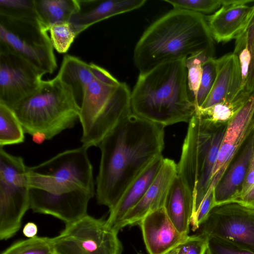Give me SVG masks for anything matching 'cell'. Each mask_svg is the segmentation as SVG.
<instances>
[{"label":"cell","instance_id":"obj_16","mask_svg":"<svg viewBox=\"0 0 254 254\" xmlns=\"http://www.w3.org/2000/svg\"><path fill=\"white\" fill-rule=\"evenodd\" d=\"M177 175V164L164 158L157 175L139 202L123 218L117 231L127 226L139 224L148 213L164 207L171 185Z\"/></svg>","mask_w":254,"mask_h":254},{"label":"cell","instance_id":"obj_19","mask_svg":"<svg viewBox=\"0 0 254 254\" xmlns=\"http://www.w3.org/2000/svg\"><path fill=\"white\" fill-rule=\"evenodd\" d=\"M146 0H79L80 9L70 19L77 34L111 17L142 7Z\"/></svg>","mask_w":254,"mask_h":254},{"label":"cell","instance_id":"obj_7","mask_svg":"<svg viewBox=\"0 0 254 254\" xmlns=\"http://www.w3.org/2000/svg\"><path fill=\"white\" fill-rule=\"evenodd\" d=\"M88 147L82 145L63 151L32 167H28L30 188L54 195L80 190L95 192L93 167L88 155Z\"/></svg>","mask_w":254,"mask_h":254},{"label":"cell","instance_id":"obj_22","mask_svg":"<svg viewBox=\"0 0 254 254\" xmlns=\"http://www.w3.org/2000/svg\"><path fill=\"white\" fill-rule=\"evenodd\" d=\"M164 208L177 229L189 235L193 211V198L177 175L169 191Z\"/></svg>","mask_w":254,"mask_h":254},{"label":"cell","instance_id":"obj_29","mask_svg":"<svg viewBox=\"0 0 254 254\" xmlns=\"http://www.w3.org/2000/svg\"><path fill=\"white\" fill-rule=\"evenodd\" d=\"M51 41L57 52L65 53L78 35L73 25L69 22L54 24L48 29Z\"/></svg>","mask_w":254,"mask_h":254},{"label":"cell","instance_id":"obj_4","mask_svg":"<svg viewBox=\"0 0 254 254\" xmlns=\"http://www.w3.org/2000/svg\"><path fill=\"white\" fill-rule=\"evenodd\" d=\"M10 109L25 133L50 140L74 126L79 118L80 106L71 88L57 75L42 80L34 92Z\"/></svg>","mask_w":254,"mask_h":254},{"label":"cell","instance_id":"obj_42","mask_svg":"<svg viewBox=\"0 0 254 254\" xmlns=\"http://www.w3.org/2000/svg\"><path fill=\"white\" fill-rule=\"evenodd\" d=\"M179 251L178 246L164 254H178Z\"/></svg>","mask_w":254,"mask_h":254},{"label":"cell","instance_id":"obj_34","mask_svg":"<svg viewBox=\"0 0 254 254\" xmlns=\"http://www.w3.org/2000/svg\"><path fill=\"white\" fill-rule=\"evenodd\" d=\"M233 53L237 57L240 64L244 90L251 64V55L248 47L247 31L235 40Z\"/></svg>","mask_w":254,"mask_h":254},{"label":"cell","instance_id":"obj_9","mask_svg":"<svg viewBox=\"0 0 254 254\" xmlns=\"http://www.w3.org/2000/svg\"><path fill=\"white\" fill-rule=\"evenodd\" d=\"M48 30L39 20L0 14V47L21 56L44 74L58 65Z\"/></svg>","mask_w":254,"mask_h":254},{"label":"cell","instance_id":"obj_20","mask_svg":"<svg viewBox=\"0 0 254 254\" xmlns=\"http://www.w3.org/2000/svg\"><path fill=\"white\" fill-rule=\"evenodd\" d=\"M164 158H156L131 183L115 205L109 210L106 221L113 229L117 228L125 216L141 200L160 170Z\"/></svg>","mask_w":254,"mask_h":254},{"label":"cell","instance_id":"obj_33","mask_svg":"<svg viewBox=\"0 0 254 254\" xmlns=\"http://www.w3.org/2000/svg\"><path fill=\"white\" fill-rule=\"evenodd\" d=\"M206 238L207 243L206 254H254V252L230 241L215 237Z\"/></svg>","mask_w":254,"mask_h":254},{"label":"cell","instance_id":"obj_5","mask_svg":"<svg viewBox=\"0 0 254 254\" xmlns=\"http://www.w3.org/2000/svg\"><path fill=\"white\" fill-rule=\"evenodd\" d=\"M228 124H215L194 113L177 164V175L193 198L191 218L210 187L211 177Z\"/></svg>","mask_w":254,"mask_h":254},{"label":"cell","instance_id":"obj_10","mask_svg":"<svg viewBox=\"0 0 254 254\" xmlns=\"http://www.w3.org/2000/svg\"><path fill=\"white\" fill-rule=\"evenodd\" d=\"M118 232L106 220L86 215L51 238L54 254H122Z\"/></svg>","mask_w":254,"mask_h":254},{"label":"cell","instance_id":"obj_35","mask_svg":"<svg viewBox=\"0 0 254 254\" xmlns=\"http://www.w3.org/2000/svg\"><path fill=\"white\" fill-rule=\"evenodd\" d=\"M178 247V254H206L207 238L201 234L189 236Z\"/></svg>","mask_w":254,"mask_h":254},{"label":"cell","instance_id":"obj_8","mask_svg":"<svg viewBox=\"0 0 254 254\" xmlns=\"http://www.w3.org/2000/svg\"><path fill=\"white\" fill-rule=\"evenodd\" d=\"M27 168L21 156L0 147V239L6 240L19 230L30 208Z\"/></svg>","mask_w":254,"mask_h":254},{"label":"cell","instance_id":"obj_24","mask_svg":"<svg viewBox=\"0 0 254 254\" xmlns=\"http://www.w3.org/2000/svg\"><path fill=\"white\" fill-rule=\"evenodd\" d=\"M41 23L47 29L58 23L69 22L80 9L79 0H34Z\"/></svg>","mask_w":254,"mask_h":254},{"label":"cell","instance_id":"obj_37","mask_svg":"<svg viewBox=\"0 0 254 254\" xmlns=\"http://www.w3.org/2000/svg\"><path fill=\"white\" fill-rule=\"evenodd\" d=\"M247 32L248 47L251 55V64L244 91L251 93L254 90V16Z\"/></svg>","mask_w":254,"mask_h":254},{"label":"cell","instance_id":"obj_21","mask_svg":"<svg viewBox=\"0 0 254 254\" xmlns=\"http://www.w3.org/2000/svg\"><path fill=\"white\" fill-rule=\"evenodd\" d=\"M252 133L244 144L239 156L232 162L214 188L215 206L232 203L240 193L245 182L251 154Z\"/></svg>","mask_w":254,"mask_h":254},{"label":"cell","instance_id":"obj_36","mask_svg":"<svg viewBox=\"0 0 254 254\" xmlns=\"http://www.w3.org/2000/svg\"><path fill=\"white\" fill-rule=\"evenodd\" d=\"M214 206V189H209L196 213L191 219L190 225L193 231L202 224Z\"/></svg>","mask_w":254,"mask_h":254},{"label":"cell","instance_id":"obj_17","mask_svg":"<svg viewBox=\"0 0 254 254\" xmlns=\"http://www.w3.org/2000/svg\"><path fill=\"white\" fill-rule=\"evenodd\" d=\"M138 225L149 254H164L182 243L189 236L177 229L164 207L148 213Z\"/></svg>","mask_w":254,"mask_h":254},{"label":"cell","instance_id":"obj_27","mask_svg":"<svg viewBox=\"0 0 254 254\" xmlns=\"http://www.w3.org/2000/svg\"><path fill=\"white\" fill-rule=\"evenodd\" d=\"M211 58L213 57L206 52H202L190 56L186 60L188 90L190 100L194 104L202 77V64Z\"/></svg>","mask_w":254,"mask_h":254},{"label":"cell","instance_id":"obj_18","mask_svg":"<svg viewBox=\"0 0 254 254\" xmlns=\"http://www.w3.org/2000/svg\"><path fill=\"white\" fill-rule=\"evenodd\" d=\"M215 79L201 108L223 101H232L244 91L240 65L236 55L233 52L229 53L215 59Z\"/></svg>","mask_w":254,"mask_h":254},{"label":"cell","instance_id":"obj_23","mask_svg":"<svg viewBox=\"0 0 254 254\" xmlns=\"http://www.w3.org/2000/svg\"><path fill=\"white\" fill-rule=\"evenodd\" d=\"M57 75L72 89L79 103L82 101L85 87L94 79L89 64L69 55L64 56Z\"/></svg>","mask_w":254,"mask_h":254},{"label":"cell","instance_id":"obj_31","mask_svg":"<svg viewBox=\"0 0 254 254\" xmlns=\"http://www.w3.org/2000/svg\"><path fill=\"white\" fill-rule=\"evenodd\" d=\"M216 75L215 59L211 58L202 64V74L195 102V110L200 108L213 85Z\"/></svg>","mask_w":254,"mask_h":254},{"label":"cell","instance_id":"obj_3","mask_svg":"<svg viewBox=\"0 0 254 254\" xmlns=\"http://www.w3.org/2000/svg\"><path fill=\"white\" fill-rule=\"evenodd\" d=\"M186 60L166 62L139 74L131 92L132 113L165 127L189 122L195 107L188 90Z\"/></svg>","mask_w":254,"mask_h":254},{"label":"cell","instance_id":"obj_13","mask_svg":"<svg viewBox=\"0 0 254 254\" xmlns=\"http://www.w3.org/2000/svg\"><path fill=\"white\" fill-rule=\"evenodd\" d=\"M254 130V90L244 106L227 125L209 189H214Z\"/></svg>","mask_w":254,"mask_h":254},{"label":"cell","instance_id":"obj_40","mask_svg":"<svg viewBox=\"0 0 254 254\" xmlns=\"http://www.w3.org/2000/svg\"><path fill=\"white\" fill-rule=\"evenodd\" d=\"M233 202L254 209V185L246 193L235 199Z\"/></svg>","mask_w":254,"mask_h":254},{"label":"cell","instance_id":"obj_28","mask_svg":"<svg viewBox=\"0 0 254 254\" xmlns=\"http://www.w3.org/2000/svg\"><path fill=\"white\" fill-rule=\"evenodd\" d=\"M1 254H54L51 238L36 236L13 244Z\"/></svg>","mask_w":254,"mask_h":254},{"label":"cell","instance_id":"obj_25","mask_svg":"<svg viewBox=\"0 0 254 254\" xmlns=\"http://www.w3.org/2000/svg\"><path fill=\"white\" fill-rule=\"evenodd\" d=\"M251 93L244 90L232 101L221 102L205 108H199L195 113L212 123L228 124L244 106Z\"/></svg>","mask_w":254,"mask_h":254},{"label":"cell","instance_id":"obj_39","mask_svg":"<svg viewBox=\"0 0 254 254\" xmlns=\"http://www.w3.org/2000/svg\"><path fill=\"white\" fill-rule=\"evenodd\" d=\"M252 135V149L245 182L240 193L233 201L246 193L254 185V130L253 132Z\"/></svg>","mask_w":254,"mask_h":254},{"label":"cell","instance_id":"obj_32","mask_svg":"<svg viewBox=\"0 0 254 254\" xmlns=\"http://www.w3.org/2000/svg\"><path fill=\"white\" fill-rule=\"evenodd\" d=\"M174 9H183L202 14L214 13L222 6L221 0H164Z\"/></svg>","mask_w":254,"mask_h":254},{"label":"cell","instance_id":"obj_30","mask_svg":"<svg viewBox=\"0 0 254 254\" xmlns=\"http://www.w3.org/2000/svg\"><path fill=\"white\" fill-rule=\"evenodd\" d=\"M0 14L40 20L34 0H0Z\"/></svg>","mask_w":254,"mask_h":254},{"label":"cell","instance_id":"obj_38","mask_svg":"<svg viewBox=\"0 0 254 254\" xmlns=\"http://www.w3.org/2000/svg\"><path fill=\"white\" fill-rule=\"evenodd\" d=\"M89 65L93 76L96 80L111 86H118L120 84L121 82L103 67L93 63H89Z\"/></svg>","mask_w":254,"mask_h":254},{"label":"cell","instance_id":"obj_1","mask_svg":"<svg viewBox=\"0 0 254 254\" xmlns=\"http://www.w3.org/2000/svg\"><path fill=\"white\" fill-rule=\"evenodd\" d=\"M165 127L131 113L104 137L98 145L99 204L112 209L136 178L162 155Z\"/></svg>","mask_w":254,"mask_h":254},{"label":"cell","instance_id":"obj_6","mask_svg":"<svg viewBox=\"0 0 254 254\" xmlns=\"http://www.w3.org/2000/svg\"><path fill=\"white\" fill-rule=\"evenodd\" d=\"M130 95L125 82L114 86L94 78L85 87L79 118L82 145L98 146L110 130L132 113Z\"/></svg>","mask_w":254,"mask_h":254},{"label":"cell","instance_id":"obj_14","mask_svg":"<svg viewBox=\"0 0 254 254\" xmlns=\"http://www.w3.org/2000/svg\"><path fill=\"white\" fill-rule=\"evenodd\" d=\"M30 208L33 212L53 216L65 225L87 215L88 205L95 192L81 190L64 195H54L30 188Z\"/></svg>","mask_w":254,"mask_h":254},{"label":"cell","instance_id":"obj_15","mask_svg":"<svg viewBox=\"0 0 254 254\" xmlns=\"http://www.w3.org/2000/svg\"><path fill=\"white\" fill-rule=\"evenodd\" d=\"M222 6L205 16L210 33L217 43L236 39L248 29L254 16V0H221Z\"/></svg>","mask_w":254,"mask_h":254},{"label":"cell","instance_id":"obj_2","mask_svg":"<svg viewBox=\"0 0 254 254\" xmlns=\"http://www.w3.org/2000/svg\"><path fill=\"white\" fill-rule=\"evenodd\" d=\"M214 44L204 15L173 9L144 32L135 46L133 61L139 74H144L163 63L202 52L214 58Z\"/></svg>","mask_w":254,"mask_h":254},{"label":"cell","instance_id":"obj_12","mask_svg":"<svg viewBox=\"0 0 254 254\" xmlns=\"http://www.w3.org/2000/svg\"><path fill=\"white\" fill-rule=\"evenodd\" d=\"M44 74L21 56L0 47V103L11 108L39 87Z\"/></svg>","mask_w":254,"mask_h":254},{"label":"cell","instance_id":"obj_41","mask_svg":"<svg viewBox=\"0 0 254 254\" xmlns=\"http://www.w3.org/2000/svg\"><path fill=\"white\" fill-rule=\"evenodd\" d=\"M38 232V227L33 222H28L24 226L22 230L23 235L28 238L35 237Z\"/></svg>","mask_w":254,"mask_h":254},{"label":"cell","instance_id":"obj_26","mask_svg":"<svg viewBox=\"0 0 254 254\" xmlns=\"http://www.w3.org/2000/svg\"><path fill=\"white\" fill-rule=\"evenodd\" d=\"M25 132L17 117L7 106L0 103V146L23 142Z\"/></svg>","mask_w":254,"mask_h":254},{"label":"cell","instance_id":"obj_11","mask_svg":"<svg viewBox=\"0 0 254 254\" xmlns=\"http://www.w3.org/2000/svg\"><path fill=\"white\" fill-rule=\"evenodd\" d=\"M200 234L230 241L254 252V209L232 202L213 207Z\"/></svg>","mask_w":254,"mask_h":254}]
</instances>
